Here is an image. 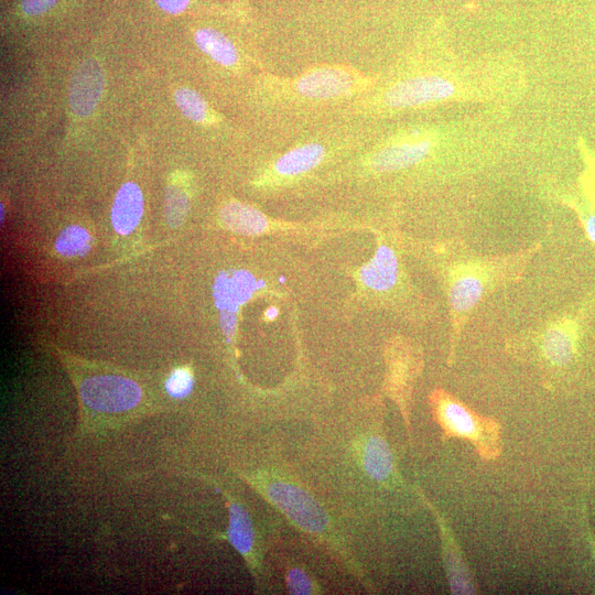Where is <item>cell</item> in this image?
I'll list each match as a JSON object with an SVG mask.
<instances>
[{
  "mask_svg": "<svg viewBox=\"0 0 595 595\" xmlns=\"http://www.w3.org/2000/svg\"><path fill=\"white\" fill-rule=\"evenodd\" d=\"M85 406L103 414H122L135 408L142 400V389L128 378L99 375L86 378L80 386Z\"/></svg>",
  "mask_w": 595,
  "mask_h": 595,
  "instance_id": "obj_1",
  "label": "cell"
},
{
  "mask_svg": "<svg viewBox=\"0 0 595 595\" xmlns=\"http://www.w3.org/2000/svg\"><path fill=\"white\" fill-rule=\"evenodd\" d=\"M266 495L281 511L307 532L317 534L327 527L326 515L315 501L298 486L285 482L267 485Z\"/></svg>",
  "mask_w": 595,
  "mask_h": 595,
  "instance_id": "obj_2",
  "label": "cell"
},
{
  "mask_svg": "<svg viewBox=\"0 0 595 595\" xmlns=\"http://www.w3.org/2000/svg\"><path fill=\"white\" fill-rule=\"evenodd\" d=\"M456 85L450 80L429 75L399 82L385 95V103L392 108L416 107L450 99Z\"/></svg>",
  "mask_w": 595,
  "mask_h": 595,
  "instance_id": "obj_3",
  "label": "cell"
},
{
  "mask_svg": "<svg viewBox=\"0 0 595 595\" xmlns=\"http://www.w3.org/2000/svg\"><path fill=\"white\" fill-rule=\"evenodd\" d=\"M105 86V75L99 62L86 60L73 72L70 80L69 103L78 117L91 115L100 104Z\"/></svg>",
  "mask_w": 595,
  "mask_h": 595,
  "instance_id": "obj_4",
  "label": "cell"
},
{
  "mask_svg": "<svg viewBox=\"0 0 595 595\" xmlns=\"http://www.w3.org/2000/svg\"><path fill=\"white\" fill-rule=\"evenodd\" d=\"M353 88L354 80L351 75L338 69L310 72L297 83L298 92L310 99H335L350 94Z\"/></svg>",
  "mask_w": 595,
  "mask_h": 595,
  "instance_id": "obj_5",
  "label": "cell"
},
{
  "mask_svg": "<svg viewBox=\"0 0 595 595\" xmlns=\"http://www.w3.org/2000/svg\"><path fill=\"white\" fill-rule=\"evenodd\" d=\"M264 286L257 283L248 272H236L232 276L221 274L215 285L216 305L222 313H236L238 307L250 300L254 292Z\"/></svg>",
  "mask_w": 595,
  "mask_h": 595,
  "instance_id": "obj_6",
  "label": "cell"
},
{
  "mask_svg": "<svg viewBox=\"0 0 595 595\" xmlns=\"http://www.w3.org/2000/svg\"><path fill=\"white\" fill-rule=\"evenodd\" d=\"M144 212L143 193L133 182L125 183L118 191L112 210V223L117 233H132Z\"/></svg>",
  "mask_w": 595,
  "mask_h": 595,
  "instance_id": "obj_7",
  "label": "cell"
},
{
  "mask_svg": "<svg viewBox=\"0 0 595 595\" xmlns=\"http://www.w3.org/2000/svg\"><path fill=\"white\" fill-rule=\"evenodd\" d=\"M431 149L428 140L384 148L373 157L372 167L377 172H392L418 164Z\"/></svg>",
  "mask_w": 595,
  "mask_h": 595,
  "instance_id": "obj_8",
  "label": "cell"
},
{
  "mask_svg": "<svg viewBox=\"0 0 595 595\" xmlns=\"http://www.w3.org/2000/svg\"><path fill=\"white\" fill-rule=\"evenodd\" d=\"M397 278V257L391 248L385 245L378 248L372 261L361 270L363 284L376 291L392 289Z\"/></svg>",
  "mask_w": 595,
  "mask_h": 595,
  "instance_id": "obj_9",
  "label": "cell"
},
{
  "mask_svg": "<svg viewBox=\"0 0 595 595\" xmlns=\"http://www.w3.org/2000/svg\"><path fill=\"white\" fill-rule=\"evenodd\" d=\"M440 424L448 434L478 440L482 432V424L470 411L453 402L451 399L442 400L438 407Z\"/></svg>",
  "mask_w": 595,
  "mask_h": 595,
  "instance_id": "obj_10",
  "label": "cell"
},
{
  "mask_svg": "<svg viewBox=\"0 0 595 595\" xmlns=\"http://www.w3.org/2000/svg\"><path fill=\"white\" fill-rule=\"evenodd\" d=\"M221 220L227 229L248 236L262 234L268 226L262 212L238 202L224 205L221 210Z\"/></svg>",
  "mask_w": 595,
  "mask_h": 595,
  "instance_id": "obj_11",
  "label": "cell"
},
{
  "mask_svg": "<svg viewBox=\"0 0 595 595\" xmlns=\"http://www.w3.org/2000/svg\"><path fill=\"white\" fill-rule=\"evenodd\" d=\"M227 539L248 562H253L256 540L253 522L245 508L236 502L230 503V525L227 530Z\"/></svg>",
  "mask_w": 595,
  "mask_h": 595,
  "instance_id": "obj_12",
  "label": "cell"
},
{
  "mask_svg": "<svg viewBox=\"0 0 595 595\" xmlns=\"http://www.w3.org/2000/svg\"><path fill=\"white\" fill-rule=\"evenodd\" d=\"M362 460L365 471L376 481L384 482L394 472L393 453L381 437H371L366 441Z\"/></svg>",
  "mask_w": 595,
  "mask_h": 595,
  "instance_id": "obj_13",
  "label": "cell"
},
{
  "mask_svg": "<svg viewBox=\"0 0 595 595\" xmlns=\"http://www.w3.org/2000/svg\"><path fill=\"white\" fill-rule=\"evenodd\" d=\"M326 155V149L318 144H309L289 151L275 166L281 176H297L317 167Z\"/></svg>",
  "mask_w": 595,
  "mask_h": 595,
  "instance_id": "obj_14",
  "label": "cell"
},
{
  "mask_svg": "<svg viewBox=\"0 0 595 595\" xmlns=\"http://www.w3.org/2000/svg\"><path fill=\"white\" fill-rule=\"evenodd\" d=\"M196 43L201 51L223 67H233L238 61V53L232 41L218 30H198Z\"/></svg>",
  "mask_w": 595,
  "mask_h": 595,
  "instance_id": "obj_15",
  "label": "cell"
},
{
  "mask_svg": "<svg viewBox=\"0 0 595 595\" xmlns=\"http://www.w3.org/2000/svg\"><path fill=\"white\" fill-rule=\"evenodd\" d=\"M484 292L480 276L472 273L459 275L450 288V304L454 311L468 312L479 304Z\"/></svg>",
  "mask_w": 595,
  "mask_h": 595,
  "instance_id": "obj_16",
  "label": "cell"
},
{
  "mask_svg": "<svg viewBox=\"0 0 595 595\" xmlns=\"http://www.w3.org/2000/svg\"><path fill=\"white\" fill-rule=\"evenodd\" d=\"M542 346L546 359L557 366L569 364L575 354V339L571 331L564 326L548 329Z\"/></svg>",
  "mask_w": 595,
  "mask_h": 595,
  "instance_id": "obj_17",
  "label": "cell"
},
{
  "mask_svg": "<svg viewBox=\"0 0 595 595\" xmlns=\"http://www.w3.org/2000/svg\"><path fill=\"white\" fill-rule=\"evenodd\" d=\"M92 238L83 227L70 226L64 230L57 242L60 254L64 256H82L90 251Z\"/></svg>",
  "mask_w": 595,
  "mask_h": 595,
  "instance_id": "obj_18",
  "label": "cell"
},
{
  "mask_svg": "<svg viewBox=\"0 0 595 595\" xmlns=\"http://www.w3.org/2000/svg\"><path fill=\"white\" fill-rule=\"evenodd\" d=\"M175 102L183 115L192 122L203 123L208 116V105L196 91L181 88L175 92Z\"/></svg>",
  "mask_w": 595,
  "mask_h": 595,
  "instance_id": "obj_19",
  "label": "cell"
},
{
  "mask_svg": "<svg viewBox=\"0 0 595 595\" xmlns=\"http://www.w3.org/2000/svg\"><path fill=\"white\" fill-rule=\"evenodd\" d=\"M166 214L171 225H179L187 218L190 204L187 194L180 188L170 186L166 192Z\"/></svg>",
  "mask_w": 595,
  "mask_h": 595,
  "instance_id": "obj_20",
  "label": "cell"
},
{
  "mask_svg": "<svg viewBox=\"0 0 595 595\" xmlns=\"http://www.w3.org/2000/svg\"><path fill=\"white\" fill-rule=\"evenodd\" d=\"M193 387V376L188 369L173 371L166 383V389L173 398L187 397Z\"/></svg>",
  "mask_w": 595,
  "mask_h": 595,
  "instance_id": "obj_21",
  "label": "cell"
},
{
  "mask_svg": "<svg viewBox=\"0 0 595 595\" xmlns=\"http://www.w3.org/2000/svg\"><path fill=\"white\" fill-rule=\"evenodd\" d=\"M287 588L291 594L316 593L315 584L304 570L291 569L287 575Z\"/></svg>",
  "mask_w": 595,
  "mask_h": 595,
  "instance_id": "obj_22",
  "label": "cell"
},
{
  "mask_svg": "<svg viewBox=\"0 0 595 595\" xmlns=\"http://www.w3.org/2000/svg\"><path fill=\"white\" fill-rule=\"evenodd\" d=\"M57 3L58 0H23L21 9L27 16H40L48 13Z\"/></svg>",
  "mask_w": 595,
  "mask_h": 595,
  "instance_id": "obj_23",
  "label": "cell"
},
{
  "mask_svg": "<svg viewBox=\"0 0 595 595\" xmlns=\"http://www.w3.org/2000/svg\"><path fill=\"white\" fill-rule=\"evenodd\" d=\"M155 2L166 13L178 15L185 12L190 0H155Z\"/></svg>",
  "mask_w": 595,
  "mask_h": 595,
  "instance_id": "obj_24",
  "label": "cell"
},
{
  "mask_svg": "<svg viewBox=\"0 0 595 595\" xmlns=\"http://www.w3.org/2000/svg\"><path fill=\"white\" fill-rule=\"evenodd\" d=\"M586 231L590 240L595 243V215L590 216L586 223Z\"/></svg>",
  "mask_w": 595,
  "mask_h": 595,
  "instance_id": "obj_25",
  "label": "cell"
},
{
  "mask_svg": "<svg viewBox=\"0 0 595 595\" xmlns=\"http://www.w3.org/2000/svg\"><path fill=\"white\" fill-rule=\"evenodd\" d=\"M278 316V310L276 308H270L266 312L268 320H274Z\"/></svg>",
  "mask_w": 595,
  "mask_h": 595,
  "instance_id": "obj_26",
  "label": "cell"
}]
</instances>
